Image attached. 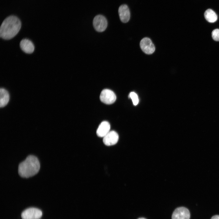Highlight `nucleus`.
<instances>
[{
    "instance_id": "obj_1",
    "label": "nucleus",
    "mask_w": 219,
    "mask_h": 219,
    "mask_svg": "<svg viewBox=\"0 0 219 219\" xmlns=\"http://www.w3.org/2000/svg\"><path fill=\"white\" fill-rule=\"evenodd\" d=\"M19 19L15 16L6 18L2 23L0 28V36L5 40H9L14 37L21 27Z\"/></svg>"
},
{
    "instance_id": "obj_2",
    "label": "nucleus",
    "mask_w": 219,
    "mask_h": 219,
    "mask_svg": "<svg viewBox=\"0 0 219 219\" xmlns=\"http://www.w3.org/2000/svg\"><path fill=\"white\" fill-rule=\"evenodd\" d=\"M40 165L39 160L33 155L28 156L18 166V173L22 177L28 178L38 173Z\"/></svg>"
},
{
    "instance_id": "obj_3",
    "label": "nucleus",
    "mask_w": 219,
    "mask_h": 219,
    "mask_svg": "<svg viewBox=\"0 0 219 219\" xmlns=\"http://www.w3.org/2000/svg\"><path fill=\"white\" fill-rule=\"evenodd\" d=\"M42 215V211L34 207H30L24 210L21 213L22 219H39Z\"/></svg>"
},
{
    "instance_id": "obj_4",
    "label": "nucleus",
    "mask_w": 219,
    "mask_h": 219,
    "mask_svg": "<svg viewBox=\"0 0 219 219\" xmlns=\"http://www.w3.org/2000/svg\"><path fill=\"white\" fill-rule=\"evenodd\" d=\"M93 24L95 30L99 32L104 31L107 26V21L106 18L103 16L99 15L94 18Z\"/></svg>"
},
{
    "instance_id": "obj_5",
    "label": "nucleus",
    "mask_w": 219,
    "mask_h": 219,
    "mask_svg": "<svg viewBox=\"0 0 219 219\" xmlns=\"http://www.w3.org/2000/svg\"><path fill=\"white\" fill-rule=\"evenodd\" d=\"M100 99L101 101L107 104H111L113 103L116 100V96L112 90L106 89L101 92Z\"/></svg>"
},
{
    "instance_id": "obj_6",
    "label": "nucleus",
    "mask_w": 219,
    "mask_h": 219,
    "mask_svg": "<svg viewBox=\"0 0 219 219\" xmlns=\"http://www.w3.org/2000/svg\"><path fill=\"white\" fill-rule=\"evenodd\" d=\"M140 45L142 51L146 54H151L155 51V46L151 40L148 37L143 38L140 41Z\"/></svg>"
},
{
    "instance_id": "obj_7",
    "label": "nucleus",
    "mask_w": 219,
    "mask_h": 219,
    "mask_svg": "<svg viewBox=\"0 0 219 219\" xmlns=\"http://www.w3.org/2000/svg\"><path fill=\"white\" fill-rule=\"evenodd\" d=\"M190 213L186 208L180 207L177 208L173 211L172 219H189Z\"/></svg>"
},
{
    "instance_id": "obj_8",
    "label": "nucleus",
    "mask_w": 219,
    "mask_h": 219,
    "mask_svg": "<svg viewBox=\"0 0 219 219\" xmlns=\"http://www.w3.org/2000/svg\"><path fill=\"white\" fill-rule=\"evenodd\" d=\"M119 136L114 131H110L103 137L104 144L107 146H111L116 144L118 140Z\"/></svg>"
},
{
    "instance_id": "obj_9",
    "label": "nucleus",
    "mask_w": 219,
    "mask_h": 219,
    "mask_svg": "<svg viewBox=\"0 0 219 219\" xmlns=\"http://www.w3.org/2000/svg\"><path fill=\"white\" fill-rule=\"evenodd\" d=\"M120 19L123 23H127L129 20L130 13L128 6L125 4L121 5L118 9Z\"/></svg>"
},
{
    "instance_id": "obj_10",
    "label": "nucleus",
    "mask_w": 219,
    "mask_h": 219,
    "mask_svg": "<svg viewBox=\"0 0 219 219\" xmlns=\"http://www.w3.org/2000/svg\"><path fill=\"white\" fill-rule=\"evenodd\" d=\"M20 46L22 50L27 54L32 53L34 50V46L33 43L27 39L21 40L20 43Z\"/></svg>"
},
{
    "instance_id": "obj_11",
    "label": "nucleus",
    "mask_w": 219,
    "mask_h": 219,
    "mask_svg": "<svg viewBox=\"0 0 219 219\" xmlns=\"http://www.w3.org/2000/svg\"><path fill=\"white\" fill-rule=\"evenodd\" d=\"M110 125L108 122L104 121L99 125L96 131L97 135L100 137H104L110 131Z\"/></svg>"
},
{
    "instance_id": "obj_12",
    "label": "nucleus",
    "mask_w": 219,
    "mask_h": 219,
    "mask_svg": "<svg viewBox=\"0 0 219 219\" xmlns=\"http://www.w3.org/2000/svg\"><path fill=\"white\" fill-rule=\"evenodd\" d=\"M0 94V106L1 107H3L5 106L9 101V94L8 92L3 88H1Z\"/></svg>"
},
{
    "instance_id": "obj_13",
    "label": "nucleus",
    "mask_w": 219,
    "mask_h": 219,
    "mask_svg": "<svg viewBox=\"0 0 219 219\" xmlns=\"http://www.w3.org/2000/svg\"><path fill=\"white\" fill-rule=\"evenodd\" d=\"M204 16L206 19L209 22L211 23L215 22L217 19L216 14L210 9H208L205 11Z\"/></svg>"
},
{
    "instance_id": "obj_14",
    "label": "nucleus",
    "mask_w": 219,
    "mask_h": 219,
    "mask_svg": "<svg viewBox=\"0 0 219 219\" xmlns=\"http://www.w3.org/2000/svg\"><path fill=\"white\" fill-rule=\"evenodd\" d=\"M129 96L132 100L133 104L137 105L139 102V99L137 94L134 92H131L130 93Z\"/></svg>"
},
{
    "instance_id": "obj_15",
    "label": "nucleus",
    "mask_w": 219,
    "mask_h": 219,
    "mask_svg": "<svg viewBox=\"0 0 219 219\" xmlns=\"http://www.w3.org/2000/svg\"><path fill=\"white\" fill-rule=\"evenodd\" d=\"M212 36L214 40L219 41V29L214 30L212 32Z\"/></svg>"
},
{
    "instance_id": "obj_16",
    "label": "nucleus",
    "mask_w": 219,
    "mask_h": 219,
    "mask_svg": "<svg viewBox=\"0 0 219 219\" xmlns=\"http://www.w3.org/2000/svg\"><path fill=\"white\" fill-rule=\"evenodd\" d=\"M211 219H219V215H215L213 216Z\"/></svg>"
},
{
    "instance_id": "obj_17",
    "label": "nucleus",
    "mask_w": 219,
    "mask_h": 219,
    "mask_svg": "<svg viewBox=\"0 0 219 219\" xmlns=\"http://www.w3.org/2000/svg\"><path fill=\"white\" fill-rule=\"evenodd\" d=\"M138 219H145V218H138Z\"/></svg>"
}]
</instances>
